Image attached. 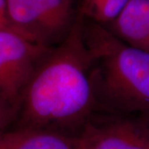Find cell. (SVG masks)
I'll use <instances>...</instances> for the list:
<instances>
[{
	"mask_svg": "<svg viewBox=\"0 0 149 149\" xmlns=\"http://www.w3.org/2000/svg\"><path fill=\"white\" fill-rule=\"evenodd\" d=\"M112 26L123 42L149 53V0H129Z\"/></svg>",
	"mask_w": 149,
	"mask_h": 149,
	"instance_id": "8992f818",
	"label": "cell"
},
{
	"mask_svg": "<svg viewBox=\"0 0 149 149\" xmlns=\"http://www.w3.org/2000/svg\"><path fill=\"white\" fill-rule=\"evenodd\" d=\"M97 105L92 59L83 26L73 25L64 40L42 61L22 92L16 128L70 135L91 120Z\"/></svg>",
	"mask_w": 149,
	"mask_h": 149,
	"instance_id": "6da1fadb",
	"label": "cell"
},
{
	"mask_svg": "<svg viewBox=\"0 0 149 149\" xmlns=\"http://www.w3.org/2000/svg\"><path fill=\"white\" fill-rule=\"evenodd\" d=\"M0 149H75L73 137L47 129L16 128L0 133Z\"/></svg>",
	"mask_w": 149,
	"mask_h": 149,
	"instance_id": "52a82bcc",
	"label": "cell"
},
{
	"mask_svg": "<svg viewBox=\"0 0 149 149\" xmlns=\"http://www.w3.org/2000/svg\"><path fill=\"white\" fill-rule=\"evenodd\" d=\"M14 32L46 47L61 43L71 30V0H7Z\"/></svg>",
	"mask_w": 149,
	"mask_h": 149,
	"instance_id": "3957f363",
	"label": "cell"
},
{
	"mask_svg": "<svg viewBox=\"0 0 149 149\" xmlns=\"http://www.w3.org/2000/svg\"><path fill=\"white\" fill-rule=\"evenodd\" d=\"M92 59L97 104L149 121V53L133 47L97 22L83 27Z\"/></svg>",
	"mask_w": 149,
	"mask_h": 149,
	"instance_id": "7a4b0ae2",
	"label": "cell"
},
{
	"mask_svg": "<svg viewBox=\"0 0 149 149\" xmlns=\"http://www.w3.org/2000/svg\"><path fill=\"white\" fill-rule=\"evenodd\" d=\"M148 125H149V123H148Z\"/></svg>",
	"mask_w": 149,
	"mask_h": 149,
	"instance_id": "8fae6325",
	"label": "cell"
},
{
	"mask_svg": "<svg viewBox=\"0 0 149 149\" xmlns=\"http://www.w3.org/2000/svg\"><path fill=\"white\" fill-rule=\"evenodd\" d=\"M19 109V102L13 101L0 94V133L8 130L11 124L16 122Z\"/></svg>",
	"mask_w": 149,
	"mask_h": 149,
	"instance_id": "9c48e42d",
	"label": "cell"
},
{
	"mask_svg": "<svg viewBox=\"0 0 149 149\" xmlns=\"http://www.w3.org/2000/svg\"><path fill=\"white\" fill-rule=\"evenodd\" d=\"M52 48L14 31L0 30V94L20 103L27 83Z\"/></svg>",
	"mask_w": 149,
	"mask_h": 149,
	"instance_id": "277c9868",
	"label": "cell"
},
{
	"mask_svg": "<svg viewBox=\"0 0 149 149\" xmlns=\"http://www.w3.org/2000/svg\"><path fill=\"white\" fill-rule=\"evenodd\" d=\"M0 30H3V29L2 28V27H1V26H0Z\"/></svg>",
	"mask_w": 149,
	"mask_h": 149,
	"instance_id": "30bf717a",
	"label": "cell"
},
{
	"mask_svg": "<svg viewBox=\"0 0 149 149\" xmlns=\"http://www.w3.org/2000/svg\"><path fill=\"white\" fill-rule=\"evenodd\" d=\"M72 137L75 149H149V125L143 119L90 120Z\"/></svg>",
	"mask_w": 149,
	"mask_h": 149,
	"instance_id": "5b68a950",
	"label": "cell"
},
{
	"mask_svg": "<svg viewBox=\"0 0 149 149\" xmlns=\"http://www.w3.org/2000/svg\"><path fill=\"white\" fill-rule=\"evenodd\" d=\"M129 0H84L83 10L95 22H113Z\"/></svg>",
	"mask_w": 149,
	"mask_h": 149,
	"instance_id": "ba28073f",
	"label": "cell"
}]
</instances>
